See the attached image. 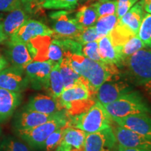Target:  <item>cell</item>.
I'll list each match as a JSON object with an SVG mask.
<instances>
[{"mask_svg":"<svg viewBox=\"0 0 151 151\" xmlns=\"http://www.w3.org/2000/svg\"><path fill=\"white\" fill-rule=\"evenodd\" d=\"M7 54L13 67L24 70L32 61L30 52L25 43L9 40L7 42Z\"/></svg>","mask_w":151,"mask_h":151,"instance_id":"15","label":"cell"},{"mask_svg":"<svg viewBox=\"0 0 151 151\" xmlns=\"http://www.w3.org/2000/svg\"><path fill=\"white\" fill-rule=\"evenodd\" d=\"M139 0H117L116 16L120 20Z\"/></svg>","mask_w":151,"mask_h":151,"instance_id":"37","label":"cell"},{"mask_svg":"<svg viewBox=\"0 0 151 151\" xmlns=\"http://www.w3.org/2000/svg\"><path fill=\"white\" fill-rule=\"evenodd\" d=\"M103 106L111 119L139 113L151 115V107L140 93L137 91L124 94L116 101L103 105Z\"/></svg>","mask_w":151,"mask_h":151,"instance_id":"4","label":"cell"},{"mask_svg":"<svg viewBox=\"0 0 151 151\" xmlns=\"http://www.w3.org/2000/svg\"><path fill=\"white\" fill-rule=\"evenodd\" d=\"M24 70L12 67L0 71V88L20 93L27 86L28 80Z\"/></svg>","mask_w":151,"mask_h":151,"instance_id":"13","label":"cell"},{"mask_svg":"<svg viewBox=\"0 0 151 151\" xmlns=\"http://www.w3.org/2000/svg\"><path fill=\"white\" fill-rule=\"evenodd\" d=\"M118 21V19L116 14L109 15L98 18L94 26L97 33L104 37L109 35L111 32V31L116 27Z\"/></svg>","mask_w":151,"mask_h":151,"instance_id":"28","label":"cell"},{"mask_svg":"<svg viewBox=\"0 0 151 151\" xmlns=\"http://www.w3.org/2000/svg\"><path fill=\"white\" fill-rule=\"evenodd\" d=\"M82 1H93V0H82Z\"/></svg>","mask_w":151,"mask_h":151,"instance_id":"49","label":"cell"},{"mask_svg":"<svg viewBox=\"0 0 151 151\" xmlns=\"http://www.w3.org/2000/svg\"><path fill=\"white\" fill-rule=\"evenodd\" d=\"M86 135L87 134L83 130L68 125L64 132L60 146L83 150Z\"/></svg>","mask_w":151,"mask_h":151,"instance_id":"23","label":"cell"},{"mask_svg":"<svg viewBox=\"0 0 151 151\" xmlns=\"http://www.w3.org/2000/svg\"><path fill=\"white\" fill-rule=\"evenodd\" d=\"M60 72L63 81L64 90L71 88L75 85L82 83V76L73 70L68 60L65 57L60 62Z\"/></svg>","mask_w":151,"mask_h":151,"instance_id":"25","label":"cell"},{"mask_svg":"<svg viewBox=\"0 0 151 151\" xmlns=\"http://www.w3.org/2000/svg\"><path fill=\"white\" fill-rule=\"evenodd\" d=\"M53 151H60V146H59V147H58V148H56V149H55V150H53Z\"/></svg>","mask_w":151,"mask_h":151,"instance_id":"47","label":"cell"},{"mask_svg":"<svg viewBox=\"0 0 151 151\" xmlns=\"http://www.w3.org/2000/svg\"><path fill=\"white\" fill-rule=\"evenodd\" d=\"M101 37H102V36L97 33V30L93 25L90 26V27H84V29H83L80 35L76 38L75 41H78L82 46H83L88 43L97 41Z\"/></svg>","mask_w":151,"mask_h":151,"instance_id":"34","label":"cell"},{"mask_svg":"<svg viewBox=\"0 0 151 151\" xmlns=\"http://www.w3.org/2000/svg\"><path fill=\"white\" fill-rule=\"evenodd\" d=\"M113 122L103 105L97 101L86 112L69 118L68 120L69 126L83 130L86 134L95 133L111 127Z\"/></svg>","mask_w":151,"mask_h":151,"instance_id":"3","label":"cell"},{"mask_svg":"<svg viewBox=\"0 0 151 151\" xmlns=\"http://www.w3.org/2000/svg\"><path fill=\"white\" fill-rule=\"evenodd\" d=\"M20 93L0 88V122L5 121L12 116L20 104Z\"/></svg>","mask_w":151,"mask_h":151,"instance_id":"18","label":"cell"},{"mask_svg":"<svg viewBox=\"0 0 151 151\" xmlns=\"http://www.w3.org/2000/svg\"><path fill=\"white\" fill-rule=\"evenodd\" d=\"M99 52L101 59L106 63L114 64L118 67H121L122 60L120 55L113 46L110 36H104L98 40Z\"/></svg>","mask_w":151,"mask_h":151,"instance_id":"21","label":"cell"},{"mask_svg":"<svg viewBox=\"0 0 151 151\" xmlns=\"http://www.w3.org/2000/svg\"><path fill=\"white\" fill-rule=\"evenodd\" d=\"M111 151H118V145H117L116 147H114V148H113Z\"/></svg>","mask_w":151,"mask_h":151,"instance_id":"45","label":"cell"},{"mask_svg":"<svg viewBox=\"0 0 151 151\" xmlns=\"http://www.w3.org/2000/svg\"><path fill=\"white\" fill-rule=\"evenodd\" d=\"M98 17L95 7L92 4L81 6L76 14V20L83 27L93 26L97 20Z\"/></svg>","mask_w":151,"mask_h":151,"instance_id":"26","label":"cell"},{"mask_svg":"<svg viewBox=\"0 0 151 151\" xmlns=\"http://www.w3.org/2000/svg\"><path fill=\"white\" fill-rule=\"evenodd\" d=\"M7 66H8V62H7V61L3 56H1L0 55V71L4 69Z\"/></svg>","mask_w":151,"mask_h":151,"instance_id":"41","label":"cell"},{"mask_svg":"<svg viewBox=\"0 0 151 151\" xmlns=\"http://www.w3.org/2000/svg\"><path fill=\"white\" fill-rule=\"evenodd\" d=\"M68 125H69V123L67 122L66 125L55 130L47 138L46 142L44 143V147H43L46 151H53L60 146L62 141V138H63L64 132Z\"/></svg>","mask_w":151,"mask_h":151,"instance_id":"33","label":"cell"},{"mask_svg":"<svg viewBox=\"0 0 151 151\" xmlns=\"http://www.w3.org/2000/svg\"><path fill=\"white\" fill-rule=\"evenodd\" d=\"M29 19V14L23 8L17 9L11 11L2 22L4 32L7 39L14 35Z\"/></svg>","mask_w":151,"mask_h":151,"instance_id":"20","label":"cell"},{"mask_svg":"<svg viewBox=\"0 0 151 151\" xmlns=\"http://www.w3.org/2000/svg\"><path fill=\"white\" fill-rule=\"evenodd\" d=\"M143 9L147 14H151V0L143 5Z\"/></svg>","mask_w":151,"mask_h":151,"instance_id":"43","label":"cell"},{"mask_svg":"<svg viewBox=\"0 0 151 151\" xmlns=\"http://www.w3.org/2000/svg\"><path fill=\"white\" fill-rule=\"evenodd\" d=\"M121 67L132 83L143 86L151 95V50H138L125 58Z\"/></svg>","mask_w":151,"mask_h":151,"instance_id":"2","label":"cell"},{"mask_svg":"<svg viewBox=\"0 0 151 151\" xmlns=\"http://www.w3.org/2000/svg\"><path fill=\"white\" fill-rule=\"evenodd\" d=\"M131 91L132 88L124 81H107L98 88L95 99L101 105L108 104Z\"/></svg>","mask_w":151,"mask_h":151,"instance_id":"8","label":"cell"},{"mask_svg":"<svg viewBox=\"0 0 151 151\" xmlns=\"http://www.w3.org/2000/svg\"><path fill=\"white\" fill-rule=\"evenodd\" d=\"M59 67L60 62L55 63L49 76L48 87L46 88L49 95L58 100H59L60 95L64 90L63 81Z\"/></svg>","mask_w":151,"mask_h":151,"instance_id":"24","label":"cell"},{"mask_svg":"<svg viewBox=\"0 0 151 151\" xmlns=\"http://www.w3.org/2000/svg\"><path fill=\"white\" fill-rule=\"evenodd\" d=\"M69 118L63 111L56 118L41 125L27 130H19L18 135L22 140L32 148H43L44 143L51 133L67 124Z\"/></svg>","mask_w":151,"mask_h":151,"instance_id":"5","label":"cell"},{"mask_svg":"<svg viewBox=\"0 0 151 151\" xmlns=\"http://www.w3.org/2000/svg\"><path fill=\"white\" fill-rule=\"evenodd\" d=\"M55 63L50 60L44 62L32 61L24 69V73L28 80L32 83L35 88H41L48 87L50 73Z\"/></svg>","mask_w":151,"mask_h":151,"instance_id":"11","label":"cell"},{"mask_svg":"<svg viewBox=\"0 0 151 151\" xmlns=\"http://www.w3.org/2000/svg\"><path fill=\"white\" fill-rule=\"evenodd\" d=\"M20 8H23L20 0H0V12H11Z\"/></svg>","mask_w":151,"mask_h":151,"instance_id":"38","label":"cell"},{"mask_svg":"<svg viewBox=\"0 0 151 151\" xmlns=\"http://www.w3.org/2000/svg\"><path fill=\"white\" fill-rule=\"evenodd\" d=\"M117 145L111 126L95 133L87 134L83 151H111Z\"/></svg>","mask_w":151,"mask_h":151,"instance_id":"7","label":"cell"},{"mask_svg":"<svg viewBox=\"0 0 151 151\" xmlns=\"http://www.w3.org/2000/svg\"><path fill=\"white\" fill-rule=\"evenodd\" d=\"M0 151H32L28 146L12 137H5L0 142Z\"/></svg>","mask_w":151,"mask_h":151,"instance_id":"30","label":"cell"},{"mask_svg":"<svg viewBox=\"0 0 151 151\" xmlns=\"http://www.w3.org/2000/svg\"><path fill=\"white\" fill-rule=\"evenodd\" d=\"M53 31L46 24L39 20L29 19L22 24L14 35L9 38L12 41L27 43L37 36H50L52 37Z\"/></svg>","mask_w":151,"mask_h":151,"instance_id":"9","label":"cell"},{"mask_svg":"<svg viewBox=\"0 0 151 151\" xmlns=\"http://www.w3.org/2000/svg\"><path fill=\"white\" fill-rule=\"evenodd\" d=\"M145 14L146 12L143 9V4L140 0L118 20V23L127 29L133 35H138Z\"/></svg>","mask_w":151,"mask_h":151,"instance_id":"17","label":"cell"},{"mask_svg":"<svg viewBox=\"0 0 151 151\" xmlns=\"http://www.w3.org/2000/svg\"><path fill=\"white\" fill-rule=\"evenodd\" d=\"M52 40L50 36H37L26 43L32 58V61L44 62L48 60V48Z\"/></svg>","mask_w":151,"mask_h":151,"instance_id":"19","label":"cell"},{"mask_svg":"<svg viewBox=\"0 0 151 151\" xmlns=\"http://www.w3.org/2000/svg\"><path fill=\"white\" fill-rule=\"evenodd\" d=\"M60 151H69L70 150V148H67V147H62L60 146Z\"/></svg>","mask_w":151,"mask_h":151,"instance_id":"44","label":"cell"},{"mask_svg":"<svg viewBox=\"0 0 151 151\" xmlns=\"http://www.w3.org/2000/svg\"><path fill=\"white\" fill-rule=\"evenodd\" d=\"M138 36L146 48L151 49V14L146 13L141 22Z\"/></svg>","mask_w":151,"mask_h":151,"instance_id":"31","label":"cell"},{"mask_svg":"<svg viewBox=\"0 0 151 151\" xmlns=\"http://www.w3.org/2000/svg\"><path fill=\"white\" fill-rule=\"evenodd\" d=\"M69 14L70 13L67 11L60 10L50 14V18L52 21V37L54 39L75 40L84 29Z\"/></svg>","mask_w":151,"mask_h":151,"instance_id":"6","label":"cell"},{"mask_svg":"<svg viewBox=\"0 0 151 151\" xmlns=\"http://www.w3.org/2000/svg\"><path fill=\"white\" fill-rule=\"evenodd\" d=\"M149 1H150V0H141V1H142L143 5H144L145 4H146L147 2H148Z\"/></svg>","mask_w":151,"mask_h":151,"instance_id":"46","label":"cell"},{"mask_svg":"<svg viewBox=\"0 0 151 151\" xmlns=\"http://www.w3.org/2000/svg\"><path fill=\"white\" fill-rule=\"evenodd\" d=\"M97 11L98 17L116 14L117 0H98L93 4Z\"/></svg>","mask_w":151,"mask_h":151,"instance_id":"32","label":"cell"},{"mask_svg":"<svg viewBox=\"0 0 151 151\" xmlns=\"http://www.w3.org/2000/svg\"><path fill=\"white\" fill-rule=\"evenodd\" d=\"M6 39H7V37H6L5 34H4V32L2 23H1V22H0V43H1L3 41L6 40Z\"/></svg>","mask_w":151,"mask_h":151,"instance_id":"42","label":"cell"},{"mask_svg":"<svg viewBox=\"0 0 151 151\" xmlns=\"http://www.w3.org/2000/svg\"><path fill=\"white\" fill-rule=\"evenodd\" d=\"M112 120L120 127L151 138V115L139 113L120 118H113Z\"/></svg>","mask_w":151,"mask_h":151,"instance_id":"12","label":"cell"},{"mask_svg":"<svg viewBox=\"0 0 151 151\" xmlns=\"http://www.w3.org/2000/svg\"><path fill=\"white\" fill-rule=\"evenodd\" d=\"M64 57L75 72L86 79L90 97L95 99L98 88L107 81H112L120 73L118 67L114 64L97 62L83 55L65 51Z\"/></svg>","mask_w":151,"mask_h":151,"instance_id":"1","label":"cell"},{"mask_svg":"<svg viewBox=\"0 0 151 151\" xmlns=\"http://www.w3.org/2000/svg\"><path fill=\"white\" fill-rule=\"evenodd\" d=\"M65 111V110H63ZM63 111L54 114H45L37 111L25 110L18 115L16 120L17 130H27L41 125L58 117Z\"/></svg>","mask_w":151,"mask_h":151,"instance_id":"14","label":"cell"},{"mask_svg":"<svg viewBox=\"0 0 151 151\" xmlns=\"http://www.w3.org/2000/svg\"><path fill=\"white\" fill-rule=\"evenodd\" d=\"M64 53H65V50L58 43V40L55 39H52L48 48V60L53 62H60L63 58Z\"/></svg>","mask_w":151,"mask_h":151,"instance_id":"36","label":"cell"},{"mask_svg":"<svg viewBox=\"0 0 151 151\" xmlns=\"http://www.w3.org/2000/svg\"><path fill=\"white\" fill-rule=\"evenodd\" d=\"M82 55L90 60L97 62H103L99 52L98 41L86 43L82 46Z\"/></svg>","mask_w":151,"mask_h":151,"instance_id":"35","label":"cell"},{"mask_svg":"<svg viewBox=\"0 0 151 151\" xmlns=\"http://www.w3.org/2000/svg\"><path fill=\"white\" fill-rule=\"evenodd\" d=\"M1 128L0 127V136H1Z\"/></svg>","mask_w":151,"mask_h":151,"instance_id":"48","label":"cell"},{"mask_svg":"<svg viewBox=\"0 0 151 151\" xmlns=\"http://www.w3.org/2000/svg\"><path fill=\"white\" fill-rule=\"evenodd\" d=\"M112 131L119 146L125 148H141L151 149V138L139 134L116 124L113 126Z\"/></svg>","mask_w":151,"mask_h":151,"instance_id":"10","label":"cell"},{"mask_svg":"<svg viewBox=\"0 0 151 151\" xmlns=\"http://www.w3.org/2000/svg\"><path fill=\"white\" fill-rule=\"evenodd\" d=\"M1 20V16H0V20Z\"/></svg>","mask_w":151,"mask_h":151,"instance_id":"50","label":"cell"},{"mask_svg":"<svg viewBox=\"0 0 151 151\" xmlns=\"http://www.w3.org/2000/svg\"><path fill=\"white\" fill-rule=\"evenodd\" d=\"M116 48V47H115ZM146 48L145 44L143 43L142 41L141 40L139 36H134V37H132L131 39H129L127 42H126L123 46L121 47H118L116 48L117 51L119 52V54L121 56L122 61L127 58V57L132 55V54L135 53L138 50H141Z\"/></svg>","mask_w":151,"mask_h":151,"instance_id":"27","label":"cell"},{"mask_svg":"<svg viewBox=\"0 0 151 151\" xmlns=\"http://www.w3.org/2000/svg\"><path fill=\"white\" fill-rule=\"evenodd\" d=\"M24 109L45 114H54L64 110L59 100L54 99L50 95L42 94L32 97Z\"/></svg>","mask_w":151,"mask_h":151,"instance_id":"16","label":"cell"},{"mask_svg":"<svg viewBox=\"0 0 151 151\" xmlns=\"http://www.w3.org/2000/svg\"><path fill=\"white\" fill-rule=\"evenodd\" d=\"M118 151H151V149L141 148H125L118 145Z\"/></svg>","mask_w":151,"mask_h":151,"instance_id":"40","label":"cell"},{"mask_svg":"<svg viewBox=\"0 0 151 151\" xmlns=\"http://www.w3.org/2000/svg\"><path fill=\"white\" fill-rule=\"evenodd\" d=\"M79 0H39L41 9L50 10H73Z\"/></svg>","mask_w":151,"mask_h":151,"instance_id":"29","label":"cell"},{"mask_svg":"<svg viewBox=\"0 0 151 151\" xmlns=\"http://www.w3.org/2000/svg\"><path fill=\"white\" fill-rule=\"evenodd\" d=\"M23 9L29 14H35L41 9L39 0H20Z\"/></svg>","mask_w":151,"mask_h":151,"instance_id":"39","label":"cell"},{"mask_svg":"<svg viewBox=\"0 0 151 151\" xmlns=\"http://www.w3.org/2000/svg\"><path fill=\"white\" fill-rule=\"evenodd\" d=\"M91 97L88 90L82 83L63 90L59 98L62 109L65 110L69 105Z\"/></svg>","mask_w":151,"mask_h":151,"instance_id":"22","label":"cell"}]
</instances>
